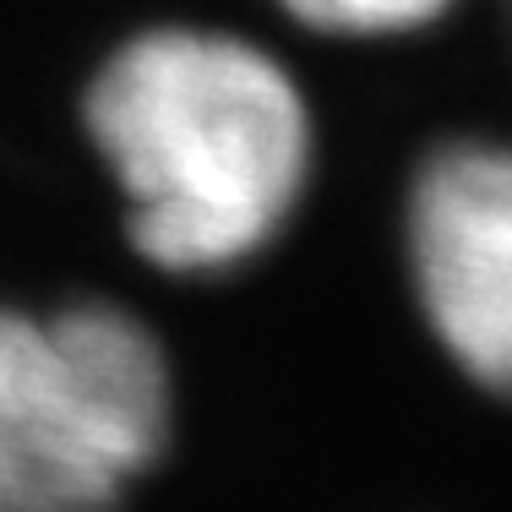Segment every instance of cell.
<instances>
[{
	"label": "cell",
	"instance_id": "6da1fadb",
	"mask_svg": "<svg viewBox=\"0 0 512 512\" xmlns=\"http://www.w3.org/2000/svg\"><path fill=\"white\" fill-rule=\"evenodd\" d=\"M82 137L131 251L169 278H224L284 240L316 175V115L267 44L148 22L82 88Z\"/></svg>",
	"mask_w": 512,
	"mask_h": 512
},
{
	"label": "cell",
	"instance_id": "7a4b0ae2",
	"mask_svg": "<svg viewBox=\"0 0 512 512\" xmlns=\"http://www.w3.org/2000/svg\"><path fill=\"white\" fill-rule=\"evenodd\" d=\"M175 436L164 338L115 300H0V512H120Z\"/></svg>",
	"mask_w": 512,
	"mask_h": 512
},
{
	"label": "cell",
	"instance_id": "3957f363",
	"mask_svg": "<svg viewBox=\"0 0 512 512\" xmlns=\"http://www.w3.org/2000/svg\"><path fill=\"white\" fill-rule=\"evenodd\" d=\"M404 267L436 349L491 398H512V142L453 137L420 158Z\"/></svg>",
	"mask_w": 512,
	"mask_h": 512
},
{
	"label": "cell",
	"instance_id": "277c9868",
	"mask_svg": "<svg viewBox=\"0 0 512 512\" xmlns=\"http://www.w3.org/2000/svg\"><path fill=\"white\" fill-rule=\"evenodd\" d=\"M289 22L322 33V39H409L425 33L458 6V0H273Z\"/></svg>",
	"mask_w": 512,
	"mask_h": 512
}]
</instances>
